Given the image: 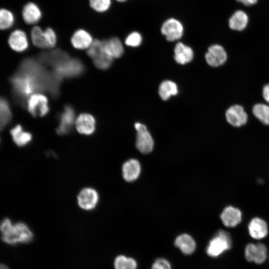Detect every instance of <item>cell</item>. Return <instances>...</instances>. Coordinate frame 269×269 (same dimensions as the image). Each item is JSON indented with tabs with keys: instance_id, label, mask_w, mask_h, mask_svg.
Masks as SVG:
<instances>
[{
	"instance_id": "obj_1",
	"label": "cell",
	"mask_w": 269,
	"mask_h": 269,
	"mask_svg": "<svg viewBox=\"0 0 269 269\" xmlns=\"http://www.w3.org/2000/svg\"><path fill=\"white\" fill-rule=\"evenodd\" d=\"M0 231L2 241L11 245L28 243L33 238L31 230L26 224L23 222L13 224L8 218L2 221Z\"/></svg>"
},
{
	"instance_id": "obj_2",
	"label": "cell",
	"mask_w": 269,
	"mask_h": 269,
	"mask_svg": "<svg viewBox=\"0 0 269 269\" xmlns=\"http://www.w3.org/2000/svg\"><path fill=\"white\" fill-rule=\"evenodd\" d=\"M231 246L230 234L224 230H220L209 242L206 252L210 257H217L230 249Z\"/></svg>"
},
{
	"instance_id": "obj_3",
	"label": "cell",
	"mask_w": 269,
	"mask_h": 269,
	"mask_svg": "<svg viewBox=\"0 0 269 269\" xmlns=\"http://www.w3.org/2000/svg\"><path fill=\"white\" fill-rule=\"evenodd\" d=\"M84 70L83 63L78 59L68 58L54 68V73L61 80L63 78L76 77Z\"/></svg>"
},
{
	"instance_id": "obj_4",
	"label": "cell",
	"mask_w": 269,
	"mask_h": 269,
	"mask_svg": "<svg viewBox=\"0 0 269 269\" xmlns=\"http://www.w3.org/2000/svg\"><path fill=\"white\" fill-rule=\"evenodd\" d=\"M134 128L136 131V148L142 153H149L153 149L154 141L146 127L137 122L134 124Z\"/></svg>"
},
{
	"instance_id": "obj_5",
	"label": "cell",
	"mask_w": 269,
	"mask_h": 269,
	"mask_svg": "<svg viewBox=\"0 0 269 269\" xmlns=\"http://www.w3.org/2000/svg\"><path fill=\"white\" fill-rule=\"evenodd\" d=\"M27 106L28 112L34 117H43L49 111L47 98L41 94L31 95L27 100Z\"/></svg>"
},
{
	"instance_id": "obj_6",
	"label": "cell",
	"mask_w": 269,
	"mask_h": 269,
	"mask_svg": "<svg viewBox=\"0 0 269 269\" xmlns=\"http://www.w3.org/2000/svg\"><path fill=\"white\" fill-rule=\"evenodd\" d=\"M99 200L97 191L91 187L82 189L77 196V203L80 208L84 210H92L97 206Z\"/></svg>"
},
{
	"instance_id": "obj_7",
	"label": "cell",
	"mask_w": 269,
	"mask_h": 269,
	"mask_svg": "<svg viewBox=\"0 0 269 269\" xmlns=\"http://www.w3.org/2000/svg\"><path fill=\"white\" fill-rule=\"evenodd\" d=\"M161 33L169 41L180 39L183 34V27L178 20L171 18L167 19L161 27Z\"/></svg>"
},
{
	"instance_id": "obj_8",
	"label": "cell",
	"mask_w": 269,
	"mask_h": 269,
	"mask_svg": "<svg viewBox=\"0 0 269 269\" xmlns=\"http://www.w3.org/2000/svg\"><path fill=\"white\" fill-rule=\"evenodd\" d=\"M245 256L249 262H253L257 264H262L267 257V247L262 243L249 244L245 248Z\"/></svg>"
},
{
	"instance_id": "obj_9",
	"label": "cell",
	"mask_w": 269,
	"mask_h": 269,
	"mask_svg": "<svg viewBox=\"0 0 269 269\" xmlns=\"http://www.w3.org/2000/svg\"><path fill=\"white\" fill-rule=\"evenodd\" d=\"M75 126L79 133L89 135L94 133L96 129V121L90 114H81L75 121Z\"/></svg>"
},
{
	"instance_id": "obj_10",
	"label": "cell",
	"mask_w": 269,
	"mask_h": 269,
	"mask_svg": "<svg viewBox=\"0 0 269 269\" xmlns=\"http://www.w3.org/2000/svg\"><path fill=\"white\" fill-rule=\"evenodd\" d=\"M205 57L207 63L210 66L217 67L225 62L227 54L222 46L216 44L209 47Z\"/></svg>"
},
{
	"instance_id": "obj_11",
	"label": "cell",
	"mask_w": 269,
	"mask_h": 269,
	"mask_svg": "<svg viewBox=\"0 0 269 269\" xmlns=\"http://www.w3.org/2000/svg\"><path fill=\"white\" fill-rule=\"evenodd\" d=\"M226 118L230 125L239 127L246 123L248 116L242 106L234 105L227 110Z\"/></svg>"
},
{
	"instance_id": "obj_12",
	"label": "cell",
	"mask_w": 269,
	"mask_h": 269,
	"mask_svg": "<svg viewBox=\"0 0 269 269\" xmlns=\"http://www.w3.org/2000/svg\"><path fill=\"white\" fill-rule=\"evenodd\" d=\"M74 120V109L70 106H66L60 116L59 124L56 129L57 133L60 135L68 134L72 128Z\"/></svg>"
},
{
	"instance_id": "obj_13",
	"label": "cell",
	"mask_w": 269,
	"mask_h": 269,
	"mask_svg": "<svg viewBox=\"0 0 269 269\" xmlns=\"http://www.w3.org/2000/svg\"><path fill=\"white\" fill-rule=\"evenodd\" d=\"M39 58L41 62L55 68L69 57L65 52L60 50H55L40 54Z\"/></svg>"
},
{
	"instance_id": "obj_14",
	"label": "cell",
	"mask_w": 269,
	"mask_h": 269,
	"mask_svg": "<svg viewBox=\"0 0 269 269\" xmlns=\"http://www.w3.org/2000/svg\"><path fill=\"white\" fill-rule=\"evenodd\" d=\"M8 42L11 49L17 52L24 51L28 47L26 33L19 29L15 30L11 33Z\"/></svg>"
},
{
	"instance_id": "obj_15",
	"label": "cell",
	"mask_w": 269,
	"mask_h": 269,
	"mask_svg": "<svg viewBox=\"0 0 269 269\" xmlns=\"http://www.w3.org/2000/svg\"><path fill=\"white\" fill-rule=\"evenodd\" d=\"M220 218L226 227H234L241 222L242 213L239 209L229 206L223 210Z\"/></svg>"
},
{
	"instance_id": "obj_16",
	"label": "cell",
	"mask_w": 269,
	"mask_h": 269,
	"mask_svg": "<svg viewBox=\"0 0 269 269\" xmlns=\"http://www.w3.org/2000/svg\"><path fill=\"white\" fill-rule=\"evenodd\" d=\"M250 236L255 239H261L268 234V228L266 222L259 218H254L250 222L248 226Z\"/></svg>"
},
{
	"instance_id": "obj_17",
	"label": "cell",
	"mask_w": 269,
	"mask_h": 269,
	"mask_svg": "<svg viewBox=\"0 0 269 269\" xmlns=\"http://www.w3.org/2000/svg\"><path fill=\"white\" fill-rule=\"evenodd\" d=\"M103 50L113 59L120 58L124 53V47L121 41L117 37L103 40Z\"/></svg>"
},
{
	"instance_id": "obj_18",
	"label": "cell",
	"mask_w": 269,
	"mask_h": 269,
	"mask_svg": "<svg viewBox=\"0 0 269 269\" xmlns=\"http://www.w3.org/2000/svg\"><path fill=\"white\" fill-rule=\"evenodd\" d=\"M140 165L135 159H131L126 161L122 167V173L124 179L128 182L136 180L140 173Z\"/></svg>"
},
{
	"instance_id": "obj_19",
	"label": "cell",
	"mask_w": 269,
	"mask_h": 269,
	"mask_svg": "<svg viewBox=\"0 0 269 269\" xmlns=\"http://www.w3.org/2000/svg\"><path fill=\"white\" fill-rule=\"evenodd\" d=\"M22 16L26 23L32 24L39 21L41 18L42 13L37 5L34 2H29L23 6Z\"/></svg>"
},
{
	"instance_id": "obj_20",
	"label": "cell",
	"mask_w": 269,
	"mask_h": 269,
	"mask_svg": "<svg viewBox=\"0 0 269 269\" xmlns=\"http://www.w3.org/2000/svg\"><path fill=\"white\" fill-rule=\"evenodd\" d=\"M91 35L84 29H78L71 37V43L78 49H85L89 47L93 43Z\"/></svg>"
},
{
	"instance_id": "obj_21",
	"label": "cell",
	"mask_w": 269,
	"mask_h": 269,
	"mask_svg": "<svg viewBox=\"0 0 269 269\" xmlns=\"http://www.w3.org/2000/svg\"><path fill=\"white\" fill-rule=\"evenodd\" d=\"M174 59L178 64L184 65L192 61L194 53L191 47L182 42H178L174 49Z\"/></svg>"
},
{
	"instance_id": "obj_22",
	"label": "cell",
	"mask_w": 269,
	"mask_h": 269,
	"mask_svg": "<svg viewBox=\"0 0 269 269\" xmlns=\"http://www.w3.org/2000/svg\"><path fill=\"white\" fill-rule=\"evenodd\" d=\"M12 139L17 146H23L28 144L32 140V134L23 131L22 127L17 125L12 128L10 132Z\"/></svg>"
},
{
	"instance_id": "obj_23",
	"label": "cell",
	"mask_w": 269,
	"mask_h": 269,
	"mask_svg": "<svg viewBox=\"0 0 269 269\" xmlns=\"http://www.w3.org/2000/svg\"><path fill=\"white\" fill-rule=\"evenodd\" d=\"M175 245L186 255L191 254L196 248V243L194 239L186 234L178 236L175 239Z\"/></svg>"
},
{
	"instance_id": "obj_24",
	"label": "cell",
	"mask_w": 269,
	"mask_h": 269,
	"mask_svg": "<svg viewBox=\"0 0 269 269\" xmlns=\"http://www.w3.org/2000/svg\"><path fill=\"white\" fill-rule=\"evenodd\" d=\"M178 92L176 84L170 80H165L161 82L158 89V94L163 100H167L171 96H175Z\"/></svg>"
},
{
	"instance_id": "obj_25",
	"label": "cell",
	"mask_w": 269,
	"mask_h": 269,
	"mask_svg": "<svg viewBox=\"0 0 269 269\" xmlns=\"http://www.w3.org/2000/svg\"><path fill=\"white\" fill-rule=\"evenodd\" d=\"M248 17L245 12L242 10L236 11L229 21L230 27L234 30H242L247 26Z\"/></svg>"
},
{
	"instance_id": "obj_26",
	"label": "cell",
	"mask_w": 269,
	"mask_h": 269,
	"mask_svg": "<svg viewBox=\"0 0 269 269\" xmlns=\"http://www.w3.org/2000/svg\"><path fill=\"white\" fill-rule=\"evenodd\" d=\"M0 122L1 129L4 128L10 121L11 112L8 102L1 98L0 102Z\"/></svg>"
},
{
	"instance_id": "obj_27",
	"label": "cell",
	"mask_w": 269,
	"mask_h": 269,
	"mask_svg": "<svg viewBox=\"0 0 269 269\" xmlns=\"http://www.w3.org/2000/svg\"><path fill=\"white\" fill-rule=\"evenodd\" d=\"M95 66L101 70H106L112 65L113 59L103 50L93 58Z\"/></svg>"
},
{
	"instance_id": "obj_28",
	"label": "cell",
	"mask_w": 269,
	"mask_h": 269,
	"mask_svg": "<svg viewBox=\"0 0 269 269\" xmlns=\"http://www.w3.org/2000/svg\"><path fill=\"white\" fill-rule=\"evenodd\" d=\"M253 113L262 123L269 125V106L263 104H257L253 109Z\"/></svg>"
},
{
	"instance_id": "obj_29",
	"label": "cell",
	"mask_w": 269,
	"mask_h": 269,
	"mask_svg": "<svg viewBox=\"0 0 269 269\" xmlns=\"http://www.w3.org/2000/svg\"><path fill=\"white\" fill-rule=\"evenodd\" d=\"M136 261L131 258L124 256H118L114 262L115 269H136Z\"/></svg>"
},
{
	"instance_id": "obj_30",
	"label": "cell",
	"mask_w": 269,
	"mask_h": 269,
	"mask_svg": "<svg viewBox=\"0 0 269 269\" xmlns=\"http://www.w3.org/2000/svg\"><path fill=\"white\" fill-rule=\"evenodd\" d=\"M31 37L34 45L39 48H47L44 32L39 26H34L31 31Z\"/></svg>"
},
{
	"instance_id": "obj_31",
	"label": "cell",
	"mask_w": 269,
	"mask_h": 269,
	"mask_svg": "<svg viewBox=\"0 0 269 269\" xmlns=\"http://www.w3.org/2000/svg\"><path fill=\"white\" fill-rule=\"evenodd\" d=\"M14 22L13 13L9 10L2 8L0 11V27L2 30L7 29L12 26Z\"/></svg>"
},
{
	"instance_id": "obj_32",
	"label": "cell",
	"mask_w": 269,
	"mask_h": 269,
	"mask_svg": "<svg viewBox=\"0 0 269 269\" xmlns=\"http://www.w3.org/2000/svg\"><path fill=\"white\" fill-rule=\"evenodd\" d=\"M91 7L99 12L107 11L110 7L111 0H89Z\"/></svg>"
},
{
	"instance_id": "obj_33",
	"label": "cell",
	"mask_w": 269,
	"mask_h": 269,
	"mask_svg": "<svg viewBox=\"0 0 269 269\" xmlns=\"http://www.w3.org/2000/svg\"><path fill=\"white\" fill-rule=\"evenodd\" d=\"M125 42L129 46L133 47L138 46L142 42L141 35L136 31L133 32L128 35Z\"/></svg>"
},
{
	"instance_id": "obj_34",
	"label": "cell",
	"mask_w": 269,
	"mask_h": 269,
	"mask_svg": "<svg viewBox=\"0 0 269 269\" xmlns=\"http://www.w3.org/2000/svg\"><path fill=\"white\" fill-rule=\"evenodd\" d=\"M44 32L47 48L54 47L56 43L55 32L51 28H46Z\"/></svg>"
},
{
	"instance_id": "obj_35",
	"label": "cell",
	"mask_w": 269,
	"mask_h": 269,
	"mask_svg": "<svg viewBox=\"0 0 269 269\" xmlns=\"http://www.w3.org/2000/svg\"><path fill=\"white\" fill-rule=\"evenodd\" d=\"M151 269H171L169 262L163 259H159L155 261Z\"/></svg>"
},
{
	"instance_id": "obj_36",
	"label": "cell",
	"mask_w": 269,
	"mask_h": 269,
	"mask_svg": "<svg viewBox=\"0 0 269 269\" xmlns=\"http://www.w3.org/2000/svg\"><path fill=\"white\" fill-rule=\"evenodd\" d=\"M263 94L265 100L269 103V84L264 87Z\"/></svg>"
},
{
	"instance_id": "obj_37",
	"label": "cell",
	"mask_w": 269,
	"mask_h": 269,
	"mask_svg": "<svg viewBox=\"0 0 269 269\" xmlns=\"http://www.w3.org/2000/svg\"><path fill=\"white\" fill-rule=\"evenodd\" d=\"M237 1L242 2L246 5H251L255 4L257 0H237Z\"/></svg>"
},
{
	"instance_id": "obj_38",
	"label": "cell",
	"mask_w": 269,
	"mask_h": 269,
	"mask_svg": "<svg viewBox=\"0 0 269 269\" xmlns=\"http://www.w3.org/2000/svg\"><path fill=\"white\" fill-rule=\"evenodd\" d=\"M0 269H9V268L4 264H1Z\"/></svg>"
},
{
	"instance_id": "obj_39",
	"label": "cell",
	"mask_w": 269,
	"mask_h": 269,
	"mask_svg": "<svg viewBox=\"0 0 269 269\" xmlns=\"http://www.w3.org/2000/svg\"><path fill=\"white\" fill-rule=\"evenodd\" d=\"M117 0L118 1H119V2H123V1H125L126 0Z\"/></svg>"
}]
</instances>
